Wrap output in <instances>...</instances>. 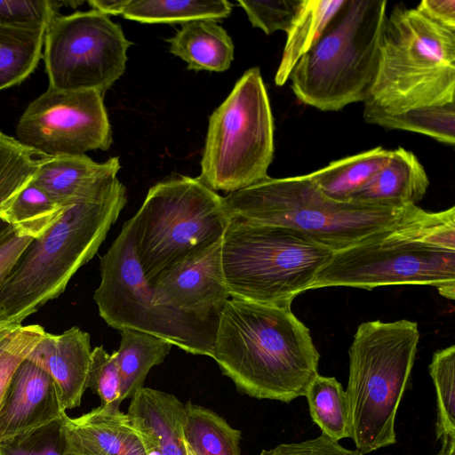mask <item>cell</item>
Masks as SVG:
<instances>
[{"instance_id": "7c38bea8", "label": "cell", "mask_w": 455, "mask_h": 455, "mask_svg": "<svg viewBox=\"0 0 455 455\" xmlns=\"http://www.w3.org/2000/svg\"><path fill=\"white\" fill-rule=\"evenodd\" d=\"M132 44L119 24L97 10L54 16L44 40L48 87L104 93L124 74Z\"/></svg>"}, {"instance_id": "4316f807", "label": "cell", "mask_w": 455, "mask_h": 455, "mask_svg": "<svg viewBox=\"0 0 455 455\" xmlns=\"http://www.w3.org/2000/svg\"><path fill=\"white\" fill-rule=\"evenodd\" d=\"M233 4L227 0H129L122 16L140 23L184 24L227 18Z\"/></svg>"}, {"instance_id": "ac0fdd59", "label": "cell", "mask_w": 455, "mask_h": 455, "mask_svg": "<svg viewBox=\"0 0 455 455\" xmlns=\"http://www.w3.org/2000/svg\"><path fill=\"white\" fill-rule=\"evenodd\" d=\"M92 351L90 334L74 326L59 334L45 332L26 359L51 375L68 410L81 404L88 388Z\"/></svg>"}, {"instance_id": "8992f818", "label": "cell", "mask_w": 455, "mask_h": 455, "mask_svg": "<svg viewBox=\"0 0 455 455\" xmlns=\"http://www.w3.org/2000/svg\"><path fill=\"white\" fill-rule=\"evenodd\" d=\"M387 4V0H346L290 74L299 100L321 111L365 101L378 69Z\"/></svg>"}, {"instance_id": "277c9868", "label": "cell", "mask_w": 455, "mask_h": 455, "mask_svg": "<svg viewBox=\"0 0 455 455\" xmlns=\"http://www.w3.org/2000/svg\"><path fill=\"white\" fill-rule=\"evenodd\" d=\"M455 100V29L416 8L387 16L378 69L363 108L389 115Z\"/></svg>"}, {"instance_id": "ab89813d", "label": "cell", "mask_w": 455, "mask_h": 455, "mask_svg": "<svg viewBox=\"0 0 455 455\" xmlns=\"http://www.w3.org/2000/svg\"><path fill=\"white\" fill-rule=\"evenodd\" d=\"M129 0H90L88 4L108 16L122 15Z\"/></svg>"}, {"instance_id": "5bb4252c", "label": "cell", "mask_w": 455, "mask_h": 455, "mask_svg": "<svg viewBox=\"0 0 455 455\" xmlns=\"http://www.w3.org/2000/svg\"><path fill=\"white\" fill-rule=\"evenodd\" d=\"M221 241L175 265L149 282L168 305L206 320H219L230 299L221 264Z\"/></svg>"}, {"instance_id": "d6a6232c", "label": "cell", "mask_w": 455, "mask_h": 455, "mask_svg": "<svg viewBox=\"0 0 455 455\" xmlns=\"http://www.w3.org/2000/svg\"><path fill=\"white\" fill-rule=\"evenodd\" d=\"M88 387L100 398V406L119 409L121 379L116 353L108 354L102 346L92 351Z\"/></svg>"}, {"instance_id": "f1b7e54d", "label": "cell", "mask_w": 455, "mask_h": 455, "mask_svg": "<svg viewBox=\"0 0 455 455\" xmlns=\"http://www.w3.org/2000/svg\"><path fill=\"white\" fill-rule=\"evenodd\" d=\"M363 119L384 128L421 133L444 144L453 146L455 143L454 102L412 108L395 115L363 108Z\"/></svg>"}, {"instance_id": "d6986e66", "label": "cell", "mask_w": 455, "mask_h": 455, "mask_svg": "<svg viewBox=\"0 0 455 455\" xmlns=\"http://www.w3.org/2000/svg\"><path fill=\"white\" fill-rule=\"evenodd\" d=\"M183 411L184 404L175 395L143 387L132 396L126 414L142 435L148 453L188 455Z\"/></svg>"}, {"instance_id": "83f0119b", "label": "cell", "mask_w": 455, "mask_h": 455, "mask_svg": "<svg viewBox=\"0 0 455 455\" xmlns=\"http://www.w3.org/2000/svg\"><path fill=\"white\" fill-rule=\"evenodd\" d=\"M45 28L0 27V91L20 84L36 68Z\"/></svg>"}, {"instance_id": "7a4b0ae2", "label": "cell", "mask_w": 455, "mask_h": 455, "mask_svg": "<svg viewBox=\"0 0 455 455\" xmlns=\"http://www.w3.org/2000/svg\"><path fill=\"white\" fill-rule=\"evenodd\" d=\"M118 180L102 196L72 204L21 254L0 288V323L22 325L25 319L58 298L98 251L126 204Z\"/></svg>"}, {"instance_id": "d4e9b609", "label": "cell", "mask_w": 455, "mask_h": 455, "mask_svg": "<svg viewBox=\"0 0 455 455\" xmlns=\"http://www.w3.org/2000/svg\"><path fill=\"white\" fill-rule=\"evenodd\" d=\"M115 351L120 373V400L132 397L143 384L151 368L161 364L173 346L169 341L137 330L120 331Z\"/></svg>"}, {"instance_id": "cb8c5ba5", "label": "cell", "mask_w": 455, "mask_h": 455, "mask_svg": "<svg viewBox=\"0 0 455 455\" xmlns=\"http://www.w3.org/2000/svg\"><path fill=\"white\" fill-rule=\"evenodd\" d=\"M391 150L382 147L331 162L308 173L309 178L327 196L347 201L363 188L387 164Z\"/></svg>"}, {"instance_id": "4dcf8cb0", "label": "cell", "mask_w": 455, "mask_h": 455, "mask_svg": "<svg viewBox=\"0 0 455 455\" xmlns=\"http://www.w3.org/2000/svg\"><path fill=\"white\" fill-rule=\"evenodd\" d=\"M428 370L436 393V439L455 437V346L434 353Z\"/></svg>"}, {"instance_id": "44dd1931", "label": "cell", "mask_w": 455, "mask_h": 455, "mask_svg": "<svg viewBox=\"0 0 455 455\" xmlns=\"http://www.w3.org/2000/svg\"><path fill=\"white\" fill-rule=\"evenodd\" d=\"M170 52L182 59L190 70L223 72L234 59V44L226 29L213 20L184 23L171 38Z\"/></svg>"}, {"instance_id": "484cf974", "label": "cell", "mask_w": 455, "mask_h": 455, "mask_svg": "<svg viewBox=\"0 0 455 455\" xmlns=\"http://www.w3.org/2000/svg\"><path fill=\"white\" fill-rule=\"evenodd\" d=\"M183 435L195 455H241V431L212 410L191 402L184 404Z\"/></svg>"}, {"instance_id": "f35d334b", "label": "cell", "mask_w": 455, "mask_h": 455, "mask_svg": "<svg viewBox=\"0 0 455 455\" xmlns=\"http://www.w3.org/2000/svg\"><path fill=\"white\" fill-rule=\"evenodd\" d=\"M416 9L431 20L455 29L454 0H423Z\"/></svg>"}, {"instance_id": "e575fe53", "label": "cell", "mask_w": 455, "mask_h": 455, "mask_svg": "<svg viewBox=\"0 0 455 455\" xmlns=\"http://www.w3.org/2000/svg\"><path fill=\"white\" fill-rule=\"evenodd\" d=\"M61 419L0 443V455H65Z\"/></svg>"}, {"instance_id": "2e32d148", "label": "cell", "mask_w": 455, "mask_h": 455, "mask_svg": "<svg viewBox=\"0 0 455 455\" xmlns=\"http://www.w3.org/2000/svg\"><path fill=\"white\" fill-rule=\"evenodd\" d=\"M65 455H148L142 435L120 409L100 406L61 419Z\"/></svg>"}, {"instance_id": "7bdbcfd3", "label": "cell", "mask_w": 455, "mask_h": 455, "mask_svg": "<svg viewBox=\"0 0 455 455\" xmlns=\"http://www.w3.org/2000/svg\"><path fill=\"white\" fill-rule=\"evenodd\" d=\"M5 197H6V195L4 193V191H3V190H1V189H0V203H1L4 199H5Z\"/></svg>"}, {"instance_id": "f546056e", "label": "cell", "mask_w": 455, "mask_h": 455, "mask_svg": "<svg viewBox=\"0 0 455 455\" xmlns=\"http://www.w3.org/2000/svg\"><path fill=\"white\" fill-rule=\"evenodd\" d=\"M305 396L312 421L320 427L322 434L338 442L351 437L346 392L334 377L318 374L309 384Z\"/></svg>"}, {"instance_id": "30bf717a", "label": "cell", "mask_w": 455, "mask_h": 455, "mask_svg": "<svg viewBox=\"0 0 455 455\" xmlns=\"http://www.w3.org/2000/svg\"><path fill=\"white\" fill-rule=\"evenodd\" d=\"M93 299L110 327L149 333L193 355H213L219 320L186 314L157 296L137 259L127 222L100 259Z\"/></svg>"}, {"instance_id": "3957f363", "label": "cell", "mask_w": 455, "mask_h": 455, "mask_svg": "<svg viewBox=\"0 0 455 455\" xmlns=\"http://www.w3.org/2000/svg\"><path fill=\"white\" fill-rule=\"evenodd\" d=\"M223 199L232 217L295 229L333 251L395 228L419 208H388L335 200L323 194L308 174L268 176Z\"/></svg>"}, {"instance_id": "9c48e42d", "label": "cell", "mask_w": 455, "mask_h": 455, "mask_svg": "<svg viewBox=\"0 0 455 455\" xmlns=\"http://www.w3.org/2000/svg\"><path fill=\"white\" fill-rule=\"evenodd\" d=\"M274 148L270 101L254 67L211 115L197 179L215 192L241 190L268 177Z\"/></svg>"}, {"instance_id": "603a6c76", "label": "cell", "mask_w": 455, "mask_h": 455, "mask_svg": "<svg viewBox=\"0 0 455 455\" xmlns=\"http://www.w3.org/2000/svg\"><path fill=\"white\" fill-rule=\"evenodd\" d=\"M346 0H302L289 28L275 83L283 85L300 58L321 38Z\"/></svg>"}, {"instance_id": "9a60e30c", "label": "cell", "mask_w": 455, "mask_h": 455, "mask_svg": "<svg viewBox=\"0 0 455 455\" xmlns=\"http://www.w3.org/2000/svg\"><path fill=\"white\" fill-rule=\"evenodd\" d=\"M65 413L53 379L25 358L12 373L0 403V443L60 419Z\"/></svg>"}, {"instance_id": "8fae6325", "label": "cell", "mask_w": 455, "mask_h": 455, "mask_svg": "<svg viewBox=\"0 0 455 455\" xmlns=\"http://www.w3.org/2000/svg\"><path fill=\"white\" fill-rule=\"evenodd\" d=\"M417 212L375 238L334 251L311 289L347 286L371 290L386 285L424 284L435 286L442 296L454 299L455 251L409 235L404 226Z\"/></svg>"}, {"instance_id": "ffe728a7", "label": "cell", "mask_w": 455, "mask_h": 455, "mask_svg": "<svg viewBox=\"0 0 455 455\" xmlns=\"http://www.w3.org/2000/svg\"><path fill=\"white\" fill-rule=\"evenodd\" d=\"M429 186L417 156L402 147L391 150L387 164L347 201L388 208L417 205Z\"/></svg>"}, {"instance_id": "836d02e7", "label": "cell", "mask_w": 455, "mask_h": 455, "mask_svg": "<svg viewBox=\"0 0 455 455\" xmlns=\"http://www.w3.org/2000/svg\"><path fill=\"white\" fill-rule=\"evenodd\" d=\"M302 0H238L251 24L266 35L288 32Z\"/></svg>"}, {"instance_id": "1f68e13d", "label": "cell", "mask_w": 455, "mask_h": 455, "mask_svg": "<svg viewBox=\"0 0 455 455\" xmlns=\"http://www.w3.org/2000/svg\"><path fill=\"white\" fill-rule=\"evenodd\" d=\"M76 7L75 1L0 0V27L22 28H46L59 14L60 7Z\"/></svg>"}, {"instance_id": "4fadbf2b", "label": "cell", "mask_w": 455, "mask_h": 455, "mask_svg": "<svg viewBox=\"0 0 455 455\" xmlns=\"http://www.w3.org/2000/svg\"><path fill=\"white\" fill-rule=\"evenodd\" d=\"M16 135L18 141L41 156L108 150L112 132L103 93L48 87L23 112Z\"/></svg>"}, {"instance_id": "74e56055", "label": "cell", "mask_w": 455, "mask_h": 455, "mask_svg": "<svg viewBox=\"0 0 455 455\" xmlns=\"http://www.w3.org/2000/svg\"><path fill=\"white\" fill-rule=\"evenodd\" d=\"M32 241L18 235L8 225L0 228V288Z\"/></svg>"}, {"instance_id": "6da1fadb", "label": "cell", "mask_w": 455, "mask_h": 455, "mask_svg": "<svg viewBox=\"0 0 455 455\" xmlns=\"http://www.w3.org/2000/svg\"><path fill=\"white\" fill-rule=\"evenodd\" d=\"M212 358L238 392L290 403L305 396L320 355L291 307L230 297L220 315Z\"/></svg>"}, {"instance_id": "5b68a950", "label": "cell", "mask_w": 455, "mask_h": 455, "mask_svg": "<svg viewBox=\"0 0 455 455\" xmlns=\"http://www.w3.org/2000/svg\"><path fill=\"white\" fill-rule=\"evenodd\" d=\"M419 331L409 320L362 323L348 350L346 392L351 437L363 455L396 443L395 421L407 388Z\"/></svg>"}, {"instance_id": "ba28073f", "label": "cell", "mask_w": 455, "mask_h": 455, "mask_svg": "<svg viewBox=\"0 0 455 455\" xmlns=\"http://www.w3.org/2000/svg\"><path fill=\"white\" fill-rule=\"evenodd\" d=\"M231 218L223 196L197 178L179 176L151 187L126 222L143 275L151 282L220 241Z\"/></svg>"}, {"instance_id": "52a82bcc", "label": "cell", "mask_w": 455, "mask_h": 455, "mask_svg": "<svg viewBox=\"0 0 455 455\" xmlns=\"http://www.w3.org/2000/svg\"><path fill=\"white\" fill-rule=\"evenodd\" d=\"M295 229L235 217L221 241V264L232 298L291 307L333 255Z\"/></svg>"}, {"instance_id": "7402d4cb", "label": "cell", "mask_w": 455, "mask_h": 455, "mask_svg": "<svg viewBox=\"0 0 455 455\" xmlns=\"http://www.w3.org/2000/svg\"><path fill=\"white\" fill-rule=\"evenodd\" d=\"M69 206L58 203L31 179L0 203V220L12 227L18 235L36 240L42 237Z\"/></svg>"}, {"instance_id": "8d00e7d4", "label": "cell", "mask_w": 455, "mask_h": 455, "mask_svg": "<svg viewBox=\"0 0 455 455\" xmlns=\"http://www.w3.org/2000/svg\"><path fill=\"white\" fill-rule=\"evenodd\" d=\"M260 455H363L359 451L341 446L338 441L324 434L315 439L299 443H280Z\"/></svg>"}, {"instance_id": "60d3db41", "label": "cell", "mask_w": 455, "mask_h": 455, "mask_svg": "<svg viewBox=\"0 0 455 455\" xmlns=\"http://www.w3.org/2000/svg\"><path fill=\"white\" fill-rule=\"evenodd\" d=\"M441 443L442 448L435 455H455V437L443 439Z\"/></svg>"}, {"instance_id": "b9f144b4", "label": "cell", "mask_w": 455, "mask_h": 455, "mask_svg": "<svg viewBox=\"0 0 455 455\" xmlns=\"http://www.w3.org/2000/svg\"><path fill=\"white\" fill-rule=\"evenodd\" d=\"M186 449H187V454L188 455H195V453L192 451V450L189 448V446L185 442Z\"/></svg>"}, {"instance_id": "d590c367", "label": "cell", "mask_w": 455, "mask_h": 455, "mask_svg": "<svg viewBox=\"0 0 455 455\" xmlns=\"http://www.w3.org/2000/svg\"><path fill=\"white\" fill-rule=\"evenodd\" d=\"M45 332L39 324L21 325L10 348L0 356V403L12 373Z\"/></svg>"}, {"instance_id": "e0dca14e", "label": "cell", "mask_w": 455, "mask_h": 455, "mask_svg": "<svg viewBox=\"0 0 455 455\" xmlns=\"http://www.w3.org/2000/svg\"><path fill=\"white\" fill-rule=\"evenodd\" d=\"M119 157L96 163L86 155L42 156L32 180L64 206L97 198L118 180Z\"/></svg>"}]
</instances>
